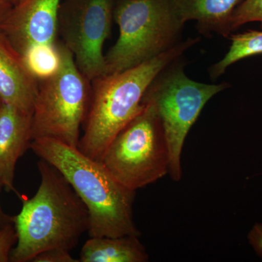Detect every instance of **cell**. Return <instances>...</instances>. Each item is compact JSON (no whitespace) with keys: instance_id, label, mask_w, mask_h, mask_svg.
Returning a JSON list of instances; mask_svg holds the SVG:
<instances>
[{"instance_id":"6da1fadb","label":"cell","mask_w":262,"mask_h":262,"mask_svg":"<svg viewBox=\"0 0 262 262\" xmlns=\"http://www.w3.org/2000/svg\"><path fill=\"white\" fill-rule=\"evenodd\" d=\"M40 184L32 198H20V213L12 217L16 245L10 261H32L39 253L54 248L72 251L89 232V210L70 182L46 160L37 163Z\"/></svg>"},{"instance_id":"7a4b0ae2","label":"cell","mask_w":262,"mask_h":262,"mask_svg":"<svg viewBox=\"0 0 262 262\" xmlns=\"http://www.w3.org/2000/svg\"><path fill=\"white\" fill-rule=\"evenodd\" d=\"M30 149L61 172L87 207L90 237L140 236L133 209L136 191L122 185L101 162L48 138L34 139Z\"/></svg>"},{"instance_id":"3957f363","label":"cell","mask_w":262,"mask_h":262,"mask_svg":"<svg viewBox=\"0 0 262 262\" xmlns=\"http://www.w3.org/2000/svg\"><path fill=\"white\" fill-rule=\"evenodd\" d=\"M199 40L189 38L149 61L92 81L91 103L78 149L101 162L115 136L144 108L143 97L157 76Z\"/></svg>"},{"instance_id":"277c9868","label":"cell","mask_w":262,"mask_h":262,"mask_svg":"<svg viewBox=\"0 0 262 262\" xmlns=\"http://www.w3.org/2000/svg\"><path fill=\"white\" fill-rule=\"evenodd\" d=\"M119 37L105 55L106 75L141 64L177 46L184 22L171 0H116Z\"/></svg>"},{"instance_id":"5b68a950","label":"cell","mask_w":262,"mask_h":262,"mask_svg":"<svg viewBox=\"0 0 262 262\" xmlns=\"http://www.w3.org/2000/svg\"><path fill=\"white\" fill-rule=\"evenodd\" d=\"M180 60L181 57L157 76L142 100L159 117L168 149V174L175 182L182 179L183 146L191 127L208 101L229 87L227 82L206 84L191 80Z\"/></svg>"},{"instance_id":"8992f818","label":"cell","mask_w":262,"mask_h":262,"mask_svg":"<svg viewBox=\"0 0 262 262\" xmlns=\"http://www.w3.org/2000/svg\"><path fill=\"white\" fill-rule=\"evenodd\" d=\"M61 68L39 82L32 113V139H56L78 148L80 127L87 117L91 87L76 65L70 51L59 40Z\"/></svg>"},{"instance_id":"52a82bcc","label":"cell","mask_w":262,"mask_h":262,"mask_svg":"<svg viewBox=\"0 0 262 262\" xmlns=\"http://www.w3.org/2000/svg\"><path fill=\"white\" fill-rule=\"evenodd\" d=\"M140 113L120 130L101 163L122 185L136 191L169 172V152L161 122L154 108L144 104Z\"/></svg>"},{"instance_id":"ba28073f","label":"cell","mask_w":262,"mask_h":262,"mask_svg":"<svg viewBox=\"0 0 262 262\" xmlns=\"http://www.w3.org/2000/svg\"><path fill=\"white\" fill-rule=\"evenodd\" d=\"M116 0H62L58 37L90 82L106 75L103 45L110 36Z\"/></svg>"},{"instance_id":"9c48e42d","label":"cell","mask_w":262,"mask_h":262,"mask_svg":"<svg viewBox=\"0 0 262 262\" xmlns=\"http://www.w3.org/2000/svg\"><path fill=\"white\" fill-rule=\"evenodd\" d=\"M61 1L22 0L10 10L0 26V32L21 57L33 46L56 43Z\"/></svg>"},{"instance_id":"30bf717a","label":"cell","mask_w":262,"mask_h":262,"mask_svg":"<svg viewBox=\"0 0 262 262\" xmlns=\"http://www.w3.org/2000/svg\"><path fill=\"white\" fill-rule=\"evenodd\" d=\"M32 114L2 102L0 106V182L8 192L22 194L14 186L15 170L32 144Z\"/></svg>"},{"instance_id":"8fae6325","label":"cell","mask_w":262,"mask_h":262,"mask_svg":"<svg viewBox=\"0 0 262 262\" xmlns=\"http://www.w3.org/2000/svg\"><path fill=\"white\" fill-rule=\"evenodd\" d=\"M39 82L0 32V101L33 113Z\"/></svg>"},{"instance_id":"7c38bea8","label":"cell","mask_w":262,"mask_h":262,"mask_svg":"<svg viewBox=\"0 0 262 262\" xmlns=\"http://www.w3.org/2000/svg\"><path fill=\"white\" fill-rule=\"evenodd\" d=\"M244 0H171L184 23L195 20L198 32L208 37L215 32L229 37L236 8Z\"/></svg>"},{"instance_id":"4fadbf2b","label":"cell","mask_w":262,"mask_h":262,"mask_svg":"<svg viewBox=\"0 0 262 262\" xmlns=\"http://www.w3.org/2000/svg\"><path fill=\"white\" fill-rule=\"evenodd\" d=\"M149 256L139 236L90 237L80 251V262H146Z\"/></svg>"},{"instance_id":"5bb4252c","label":"cell","mask_w":262,"mask_h":262,"mask_svg":"<svg viewBox=\"0 0 262 262\" xmlns=\"http://www.w3.org/2000/svg\"><path fill=\"white\" fill-rule=\"evenodd\" d=\"M231 44L225 56L211 66L210 76L216 80L229 67L248 57L262 54V31L249 30L231 36Z\"/></svg>"},{"instance_id":"9a60e30c","label":"cell","mask_w":262,"mask_h":262,"mask_svg":"<svg viewBox=\"0 0 262 262\" xmlns=\"http://www.w3.org/2000/svg\"><path fill=\"white\" fill-rule=\"evenodd\" d=\"M31 75L38 81L48 80L61 68V54L58 41L51 44H39L29 48L22 56Z\"/></svg>"},{"instance_id":"2e32d148","label":"cell","mask_w":262,"mask_h":262,"mask_svg":"<svg viewBox=\"0 0 262 262\" xmlns=\"http://www.w3.org/2000/svg\"><path fill=\"white\" fill-rule=\"evenodd\" d=\"M260 22L262 28V0H244L234 11L232 31L250 22Z\"/></svg>"},{"instance_id":"e0dca14e","label":"cell","mask_w":262,"mask_h":262,"mask_svg":"<svg viewBox=\"0 0 262 262\" xmlns=\"http://www.w3.org/2000/svg\"><path fill=\"white\" fill-rule=\"evenodd\" d=\"M16 241V232L13 223L0 230V262L10 261V253Z\"/></svg>"},{"instance_id":"ac0fdd59","label":"cell","mask_w":262,"mask_h":262,"mask_svg":"<svg viewBox=\"0 0 262 262\" xmlns=\"http://www.w3.org/2000/svg\"><path fill=\"white\" fill-rule=\"evenodd\" d=\"M33 262H79L70 254L67 250L54 248L39 253L34 258Z\"/></svg>"},{"instance_id":"d6986e66","label":"cell","mask_w":262,"mask_h":262,"mask_svg":"<svg viewBox=\"0 0 262 262\" xmlns=\"http://www.w3.org/2000/svg\"><path fill=\"white\" fill-rule=\"evenodd\" d=\"M248 237L250 244L256 253L260 257H262V224H256L253 226Z\"/></svg>"},{"instance_id":"ffe728a7","label":"cell","mask_w":262,"mask_h":262,"mask_svg":"<svg viewBox=\"0 0 262 262\" xmlns=\"http://www.w3.org/2000/svg\"><path fill=\"white\" fill-rule=\"evenodd\" d=\"M2 187H3V185H2V183L0 182V190H1ZM12 223H13L12 217L5 214L4 211L2 209L1 204H0V230H2V229L5 228L6 226Z\"/></svg>"},{"instance_id":"44dd1931","label":"cell","mask_w":262,"mask_h":262,"mask_svg":"<svg viewBox=\"0 0 262 262\" xmlns=\"http://www.w3.org/2000/svg\"><path fill=\"white\" fill-rule=\"evenodd\" d=\"M12 8L13 6L11 5L5 3L3 0H0V26L3 24V20L6 18Z\"/></svg>"},{"instance_id":"7402d4cb","label":"cell","mask_w":262,"mask_h":262,"mask_svg":"<svg viewBox=\"0 0 262 262\" xmlns=\"http://www.w3.org/2000/svg\"><path fill=\"white\" fill-rule=\"evenodd\" d=\"M5 3H8V4L11 5L12 6H15L17 4H18L19 3L22 1V0H3Z\"/></svg>"},{"instance_id":"603a6c76","label":"cell","mask_w":262,"mask_h":262,"mask_svg":"<svg viewBox=\"0 0 262 262\" xmlns=\"http://www.w3.org/2000/svg\"><path fill=\"white\" fill-rule=\"evenodd\" d=\"M1 104H2V101H0V106H1Z\"/></svg>"}]
</instances>
